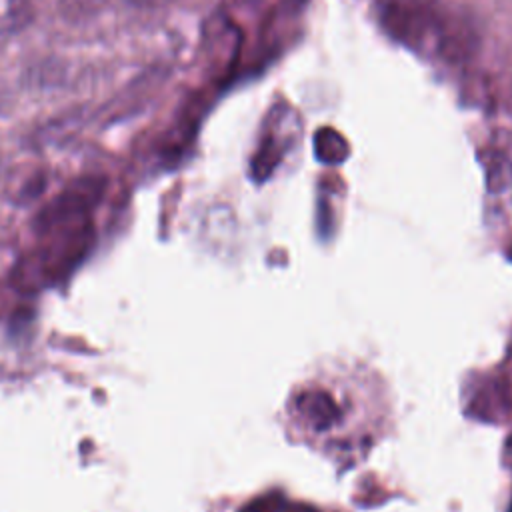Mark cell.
Wrapping results in <instances>:
<instances>
[{
	"label": "cell",
	"instance_id": "obj_2",
	"mask_svg": "<svg viewBox=\"0 0 512 512\" xmlns=\"http://www.w3.org/2000/svg\"><path fill=\"white\" fill-rule=\"evenodd\" d=\"M316 154L322 162H340L346 156V142L338 132L324 128L316 134Z\"/></svg>",
	"mask_w": 512,
	"mask_h": 512
},
{
	"label": "cell",
	"instance_id": "obj_1",
	"mask_svg": "<svg viewBox=\"0 0 512 512\" xmlns=\"http://www.w3.org/2000/svg\"><path fill=\"white\" fill-rule=\"evenodd\" d=\"M294 416L312 434H328L342 422V406L326 388H304L294 396Z\"/></svg>",
	"mask_w": 512,
	"mask_h": 512
}]
</instances>
